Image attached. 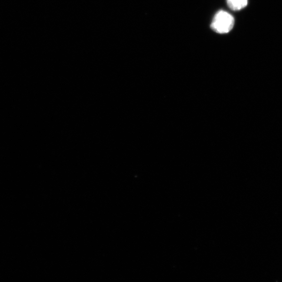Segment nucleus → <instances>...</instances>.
<instances>
[{"label":"nucleus","instance_id":"nucleus-1","mask_svg":"<svg viewBox=\"0 0 282 282\" xmlns=\"http://www.w3.org/2000/svg\"><path fill=\"white\" fill-rule=\"evenodd\" d=\"M234 24V18L231 14L220 11L214 16L211 27L217 33L227 34L231 30Z\"/></svg>","mask_w":282,"mask_h":282},{"label":"nucleus","instance_id":"nucleus-2","mask_svg":"<svg viewBox=\"0 0 282 282\" xmlns=\"http://www.w3.org/2000/svg\"><path fill=\"white\" fill-rule=\"evenodd\" d=\"M230 9L233 11H240L248 4V0H227Z\"/></svg>","mask_w":282,"mask_h":282}]
</instances>
